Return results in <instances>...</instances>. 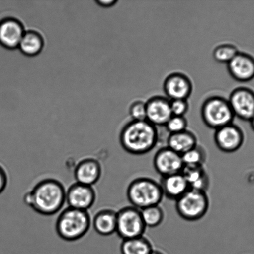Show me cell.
Masks as SVG:
<instances>
[{
	"instance_id": "32",
	"label": "cell",
	"mask_w": 254,
	"mask_h": 254,
	"mask_svg": "<svg viewBox=\"0 0 254 254\" xmlns=\"http://www.w3.org/2000/svg\"><path fill=\"white\" fill-rule=\"evenodd\" d=\"M150 254H164L159 251L153 250Z\"/></svg>"
},
{
	"instance_id": "24",
	"label": "cell",
	"mask_w": 254,
	"mask_h": 254,
	"mask_svg": "<svg viewBox=\"0 0 254 254\" xmlns=\"http://www.w3.org/2000/svg\"><path fill=\"white\" fill-rule=\"evenodd\" d=\"M239 52L240 51L235 45L223 44L214 49L213 57L219 63L228 64Z\"/></svg>"
},
{
	"instance_id": "8",
	"label": "cell",
	"mask_w": 254,
	"mask_h": 254,
	"mask_svg": "<svg viewBox=\"0 0 254 254\" xmlns=\"http://www.w3.org/2000/svg\"><path fill=\"white\" fill-rule=\"evenodd\" d=\"M234 115L249 121L254 116V92L246 87H239L231 92L228 99Z\"/></svg>"
},
{
	"instance_id": "9",
	"label": "cell",
	"mask_w": 254,
	"mask_h": 254,
	"mask_svg": "<svg viewBox=\"0 0 254 254\" xmlns=\"http://www.w3.org/2000/svg\"><path fill=\"white\" fill-rule=\"evenodd\" d=\"M96 191L93 186L75 183L66 190V203L69 207L88 211L95 203Z\"/></svg>"
},
{
	"instance_id": "29",
	"label": "cell",
	"mask_w": 254,
	"mask_h": 254,
	"mask_svg": "<svg viewBox=\"0 0 254 254\" xmlns=\"http://www.w3.org/2000/svg\"><path fill=\"white\" fill-rule=\"evenodd\" d=\"M8 184V174L4 167L0 164V194L6 189Z\"/></svg>"
},
{
	"instance_id": "26",
	"label": "cell",
	"mask_w": 254,
	"mask_h": 254,
	"mask_svg": "<svg viewBox=\"0 0 254 254\" xmlns=\"http://www.w3.org/2000/svg\"><path fill=\"white\" fill-rule=\"evenodd\" d=\"M188 122L185 117L172 116L165 126L170 134L177 133L187 129Z\"/></svg>"
},
{
	"instance_id": "21",
	"label": "cell",
	"mask_w": 254,
	"mask_h": 254,
	"mask_svg": "<svg viewBox=\"0 0 254 254\" xmlns=\"http://www.w3.org/2000/svg\"><path fill=\"white\" fill-rule=\"evenodd\" d=\"M44 46L42 35L34 30H29L25 32L18 48L25 56L35 57L41 53Z\"/></svg>"
},
{
	"instance_id": "4",
	"label": "cell",
	"mask_w": 254,
	"mask_h": 254,
	"mask_svg": "<svg viewBox=\"0 0 254 254\" xmlns=\"http://www.w3.org/2000/svg\"><path fill=\"white\" fill-rule=\"evenodd\" d=\"M127 198L139 210L159 205L164 198L160 184L148 178L134 179L127 189Z\"/></svg>"
},
{
	"instance_id": "2",
	"label": "cell",
	"mask_w": 254,
	"mask_h": 254,
	"mask_svg": "<svg viewBox=\"0 0 254 254\" xmlns=\"http://www.w3.org/2000/svg\"><path fill=\"white\" fill-rule=\"evenodd\" d=\"M159 139L158 127L148 121L126 124L119 134L122 148L133 155H143L155 148Z\"/></svg>"
},
{
	"instance_id": "20",
	"label": "cell",
	"mask_w": 254,
	"mask_h": 254,
	"mask_svg": "<svg viewBox=\"0 0 254 254\" xmlns=\"http://www.w3.org/2000/svg\"><path fill=\"white\" fill-rule=\"evenodd\" d=\"M197 145L195 134L186 129L177 133L169 134L167 146L181 156Z\"/></svg>"
},
{
	"instance_id": "5",
	"label": "cell",
	"mask_w": 254,
	"mask_h": 254,
	"mask_svg": "<svg viewBox=\"0 0 254 254\" xmlns=\"http://www.w3.org/2000/svg\"><path fill=\"white\" fill-rule=\"evenodd\" d=\"M201 117L206 126L215 130L233 123L235 118L228 99L220 96L209 97L203 102Z\"/></svg>"
},
{
	"instance_id": "30",
	"label": "cell",
	"mask_w": 254,
	"mask_h": 254,
	"mask_svg": "<svg viewBox=\"0 0 254 254\" xmlns=\"http://www.w3.org/2000/svg\"><path fill=\"white\" fill-rule=\"evenodd\" d=\"M96 2L101 7H110L114 6L118 1L117 0H97Z\"/></svg>"
},
{
	"instance_id": "13",
	"label": "cell",
	"mask_w": 254,
	"mask_h": 254,
	"mask_svg": "<svg viewBox=\"0 0 254 254\" xmlns=\"http://www.w3.org/2000/svg\"><path fill=\"white\" fill-rule=\"evenodd\" d=\"M147 121L154 126H165L172 116L170 101L166 97L155 96L146 102Z\"/></svg>"
},
{
	"instance_id": "12",
	"label": "cell",
	"mask_w": 254,
	"mask_h": 254,
	"mask_svg": "<svg viewBox=\"0 0 254 254\" xmlns=\"http://www.w3.org/2000/svg\"><path fill=\"white\" fill-rule=\"evenodd\" d=\"M153 164L157 173L161 177L180 173L184 167L180 154L168 146L156 152L154 157Z\"/></svg>"
},
{
	"instance_id": "22",
	"label": "cell",
	"mask_w": 254,
	"mask_h": 254,
	"mask_svg": "<svg viewBox=\"0 0 254 254\" xmlns=\"http://www.w3.org/2000/svg\"><path fill=\"white\" fill-rule=\"evenodd\" d=\"M153 250L150 241L144 236L123 240L120 246L121 254H150Z\"/></svg>"
},
{
	"instance_id": "6",
	"label": "cell",
	"mask_w": 254,
	"mask_h": 254,
	"mask_svg": "<svg viewBox=\"0 0 254 254\" xmlns=\"http://www.w3.org/2000/svg\"><path fill=\"white\" fill-rule=\"evenodd\" d=\"M176 201V210L183 220L195 221L205 216L210 206L205 191L189 189Z\"/></svg>"
},
{
	"instance_id": "27",
	"label": "cell",
	"mask_w": 254,
	"mask_h": 254,
	"mask_svg": "<svg viewBox=\"0 0 254 254\" xmlns=\"http://www.w3.org/2000/svg\"><path fill=\"white\" fill-rule=\"evenodd\" d=\"M129 113L133 121H147L146 102L134 101L129 107Z\"/></svg>"
},
{
	"instance_id": "31",
	"label": "cell",
	"mask_w": 254,
	"mask_h": 254,
	"mask_svg": "<svg viewBox=\"0 0 254 254\" xmlns=\"http://www.w3.org/2000/svg\"><path fill=\"white\" fill-rule=\"evenodd\" d=\"M250 122L251 124V128H252L253 130L254 131V116L252 119H251V120Z\"/></svg>"
},
{
	"instance_id": "19",
	"label": "cell",
	"mask_w": 254,
	"mask_h": 254,
	"mask_svg": "<svg viewBox=\"0 0 254 254\" xmlns=\"http://www.w3.org/2000/svg\"><path fill=\"white\" fill-rule=\"evenodd\" d=\"M181 173L191 189L206 192L210 186V179L203 166H184Z\"/></svg>"
},
{
	"instance_id": "15",
	"label": "cell",
	"mask_w": 254,
	"mask_h": 254,
	"mask_svg": "<svg viewBox=\"0 0 254 254\" xmlns=\"http://www.w3.org/2000/svg\"><path fill=\"white\" fill-rule=\"evenodd\" d=\"M229 74L235 81L246 83L254 78V58L251 55L239 52L227 64Z\"/></svg>"
},
{
	"instance_id": "17",
	"label": "cell",
	"mask_w": 254,
	"mask_h": 254,
	"mask_svg": "<svg viewBox=\"0 0 254 254\" xmlns=\"http://www.w3.org/2000/svg\"><path fill=\"white\" fill-rule=\"evenodd\" d=\"M159 184L164 196L171 200H177L190 189L187 181L181 173L161 177Z\"/></svg>"
},
{
	"instance_id": "11",
	"label": "cell",
	"mask_w": 254,
	"mask_h": 254,
	"mask_svg": "<svg viewBox=\"0 0 254 254\" xmlns=\"http://www.w3.org/2000/svg\"><path fill=\"white\" fill-rule=\"evenodd\" d=\"M214 140L220 150L231 153L242 146L245 135L240 127L232 123L216 129Z\"/></svg>"
},
{
	"instance_id": "18",
	"label": "cell",
	"mask_w": 254,
	"mask_h": 254,
	"mask_svg": "<svg viewBox=\"0 0 254 254\" xmlns=\"http://www.w3.org/2000/svg\"><path fill=\"white\" fill-rule=\"evenodd\" d=\"M117 211L111 208L99 210L92 219L94 231L99 235L108 236L116 231Z\"/></svg>"
},
{
	"instance_id": "14",
	"label": "cell",
	"mask_w": 254,
	"mask_h": 254,
	"mask_svg": "<svg viewBox=\"0 0 254 254\" xmlns=\"http://www.w3.org/2000/svg\"><path fill=\"white\" fill-rule=\"evenodd\" d=\"M26 32L19 19L9 17L0 21V45L7 49L18 48Z\"/></svg>"
},
{
	"instance_id": "25",
	"label": "cell",
	"mask_w": 254,
	"mask_h": 254,
	"mask_svg": "<svg viewBox=\"0 0 254 254\" xmlns=\"http://www.w3.org/2000/svg\"><path fill=\"white\" fill-rule=\"evenodd\" d=\"M184 166H203L206 159V153L202 147L195 148L181 155Z\"/></svg>"
},
{
	"instance_id": "3",
	"label": "cell",
	"mask_w": 254,
	"mask_h": 254,
	"mask_svg": "<svg viewBox=\"0 0 254 254\" xmlns=\"http://www.w3.org/2000/svg\"><path fill=\"white\" fill-rule=\"evenodd\" d=\"M92 225L88 211L66 208L57 218L56 231L60 238L68 242L81 240L88 233Z\"/></svg>"
},
{
	"instance_id": "1",
	"label": "cell",
	"mask_w": 254,
	"mask_h": 254,
	"mask_svg": "<svg viewBox=\"0 0 254 254\" xmlns=\"http://www.w3.org/2000/svg\"><path fill=\"white\" fill-rule=\"evenodd\" d=\"M66 190L58 179L44 178L24 194V203L40 215H54L61 210L66 202Z\"/></svg>"
},
{
	"instance_id": "10",
	"label": "cell",
	"mask_w": 254,
	"mask_h": 254,
	"mask_svg": "<svg viewBox=\"0 0 254 254\" xmlns=\"http://www.w3.org/2000/svg\"><path fill=\"white\" fill-rule=\"evenodd\" d=\"M193 83L190 78L181 72H173L166 77L163 90L169 100L187 99L193 92Z\"/></svg>"
},
{
	"instance_id": "23",
	"label": "cell",
	"mask_w": 254,
	"mask_h": 254,
	"mask_svg": "<svg viewBox=\"0 0 254 254\" xmlns=\"http://www.w3.org/2000/svg\"><path fill=\"white\" fill-rule=\"evenodd\" d=\"M141 212L146 227L155 228L163 223L164 213L159 205L144 208L141 210Z\"/></svg>"
},
{
	"instance_id": "28",
	"label": "cell",
	"mask_w": 254,
	"mask_h": 254,
	"mask_svg": "<svg viewBox=\"0 0 254 254\" xmlns=\"http://www.w3.org/2000/svg\"><path fill=\"white\" fill-rule=\"evenodd\" d=\"M170 109L172 116L185 117L189 110V104L185 99L170 101Z\"/></svg>"
},
{
	"instance_id": "16",
	"label": "cell",
	"mask_w": 254,
	"mask_h": 254,
	"mask_svg": "<svg viewBox=\"0 0 254 254\" xmlns=\"http://www.w3.org/2000/svg\"><path fill=\"white\" fill-rule=\"evenodd\" d=\"M74 174L76 183L93 186L101 179V164L91 157L82 159L75 168Z\"/></svg>"
},
{
	"instance_id": "7",
	"label": "cell",
	"mask_w": 254,
	"mask_h": 254,
	"mask_svg": "<svg viewBox=\"0 0 254 254\" xmlns=\"http://www.w3.org/2000/svg\"><path fill=\"white\" fill-rule=\"evenodd\" d=\"M146 228L139 209L128 206L117 211L116 233L123 240L143 236Z\"/></svg>"
}]
</instances>
